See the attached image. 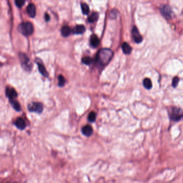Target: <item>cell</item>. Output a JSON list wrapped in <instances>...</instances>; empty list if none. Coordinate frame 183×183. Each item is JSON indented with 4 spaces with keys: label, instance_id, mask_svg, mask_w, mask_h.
I'll use <instances>...</instances> for the list:
<instances>
[{
    "label": "cell",
    "instance_id": "6da1fadb",
    "mask_svg": "<svg viewBox=\"0 0 183 183\" xmlns=\"http://www.w3.org/2000/svg\"><path fill=\"white\" fill-rule=\"evenodd\" d=\"M113 56V53L108 49H102L98 51L96 60L101 65H106L110 61Z\"/></svg>",
    "mask_w": 183,
    "mask_h": 183
},
{
    "label": "cell",
    "instance_id": "7a4b0ae2",
    "mask_svg": "<svg viewBox=\"0 0 183 183\" xmlns=\"http://www.w3.org/2000/svg\"><path fill=\"white\" fill-rule=\"evenodd\" d=\"M18 30L23 35L30 36L33 32V26L32 24L29 22H23L20 24Z\"/></svg>",
    "mask_w": 183,
    "mask_h": 183
},
{
    "label": "cell",
    "instance_id": "3957f363",
    "mask_svg": "<svg viewBox=\"0 0 183 183\" xmlns=\"http://www.w3.org/2000/svg\"><path fill=\"white\" fill-rule=\"evenodd\" d=\"M170 116L173 121H179L183 117V111L180 108L173 107L171 108Z\"/></svg>",
    "mask_w": 183,
    "mask_h": 183
},
{
    "label": "cell",
    "instance_id": "277c9868",
    "mask_svg": "<svg viewBox=\"0 0 183 183\" xmlns=\"http://www.w3.org/2000/svg\"><path fill=\"white\" fill-rule=\"evenodd\" d=\"M28 110L30 112L41 113L43 111V105L38 102H32L28 105Z\"/></svg>",
    "mask_w": 183,
    "mask_h": 183
},
{
    "label": "cell",
    "instance_id": "5b68a950",
    "mask_svg": "<svg viewBox=\"0 0 183 183\" xmlns=\"http://www.w3.org/2000/svg\"><path fill=\"white\" fill-rule=\"evenodd\" d=\"M160 12L167 20H170L172 17V11L170 6L168 5H163L160 7Z\"/></svg>",
    "mask_w": 183,
    "mask_h": 183
},
{
    "label": "cell",
    "instance_id": "8992f818",
    "mask_svg": "<svg viewBox=\"0 0 183 183\" xmlns=\"http://www.w3.org/2000/svg\"><path fill=\"white\" fill-rule=\"evenodd\" d=\"M19 58H20V62L22 64L23 67L25 69H29L30 68V60L28 57L24 53H20L19 54Z\"/></svg>",
    "mask_w": 183,
    "mask_h": 183
},
{
    "label": "cell",
    "instance_id": "52a82bcc",
    "mask_svg": "<svg viewBox=\"0 0 183 183\" xmlns=\"http://www.w3.org/2000/svg\"><path fill=\"white\" fill-rule=\"evenodd\" d=\"M132 37L134 39V41L137 43H140L142 41V37L141 36L140 33L138 31L137 27L134 26L132 30Z\"/></svg>",
    "mask_w": 183,
    "mask_h": 183
},
{
    "label": "cell",
    "instance_id": "ba28073f",
    "mask_svg": "<svg viewBox=\"0 0 183 183\" xmlns=\"http://www.w3.org/2000/svg\"><path fill=\"white\" fill-rule=\"evenodd\" d=\"M6 94L7 97L10 99H15L17 97V93L13 88L8 87L6 90Z\"/></svg>",
    "mask_w": 183,
    "mask_h": 183
},
{
    "label": "cell",
    "instance_id": "9c48e42d",
    "mask_svg": "<svg viewBox=\"0 0 183 183\" xmlns=\"http://www.w3.org/2000/svg\"><path fill=\"white\" fill-rule=\"evenodd\" d=\"M26 11H27V13H28V15L31 17L33 18L36 16V7H35V5L32 3L29 4V5L27 7Z\"/></svg>",
    "mask_w": 183,
    "mask_h": 183
},
{
    "label": "cell",
    "instance_id": "30bf717a",
    "mask_svg": "<svg viewBox=\"0 0 183 183\" xmlns=\"http://www.w3.org/2000/svg\"><path fill=\"white\" fill-rule=\"evenodd\" d=\"M15 125L20 130H23L26 127V123L23 118H17L15 122Z\"/></svg>",
    "mask_w": 183,
    "mask_h": 183
},
{
    "label": "cell",
    "instance_id": "8fae6325",
    "mask_svg": "<svg viewBox=\"0 0 183 183\" xmlns=\"http://www.w3.org/2000/svg\"><path fill=\"white\" fill-rule=\"evenodd\" d=\"M82 132L86 137H90L93 133V129L91 126L86 125L82 128Z\"/></svg>",
    "mask_w": 183,
    "mask_h": 183
},
{
    "label": "cell",
    "instance_id": "7c38bea8",
    "mask_svg": "<svg viewBox=\"0 0 183 183\" xmlns=\"http://www.w3.org/2000/svg\"><path fill=\"white\" fill-rule=\"evenodd\" d=\"M36 62L38 66V70L41 73V74H42L43 76H44L45 77H48L49 76V74L48 72L46 70V68L45 67V66L43 65L42 63L39 62V60L36 61Z\"/></svg>",
    "mask_w": 183,
    "mask_h": 183
},
{
    "label": "cell",
    "instance_id": "4fadbf2b",
    "mask_svg": "<svg viewBox=\"0 0 183 183\" xmlns=\"http://www.w3.org/2000/svg\"><path fill=\"white\" fill-rule=\"evenodd\" d=\"M85 31V27L83 25H77L72 30V32L77 34H83Z\"/></svg>",
    "mask_w": 183,
    "mask_h": 183
},
{
    "label": "cell",
    "instance_id": "5bb4252c",
    "mask_svg": "<svg viewBox=\"0 0 183 183\" xmlns=\"http://www.w3.org/2000/svg\"><path fill=\"white\" fill-rule=\"evenodd\" d=\"M90 42L91 45L94 47H97L99 45V43H100L98 37L95 34H92L91 36Z\"/></svg>",
    "mask_w": 183,
    "mask_h": 183
},
{
    "label": "cell",
    "instance_id": "9a60e30c",
    "mask_svg": "<svg viewBox=\"0 0 183 183\" xmlns=\"http://www.w3.org/2000/svg\"><path fill=\"white\" fill-rule=\"evenodd\" d=\"M61 34L62 36L67 37L68 36H70V34H71L72 32V30L70 27H69L68 26H63L61 29Z\"/></svg>",
    "mask_w": 183,
    "mask_h": 183
},
{
    "label": "cell",
    "instance_id": "2e32d148",
    "mask_svg": "<svg viewBox=\"0 0 183 183\" xmlns=\"http://www.w3.org/2000/svg\"><path fill=\"white\" fill-rule=\"evenodd\" d=\"M10 104L11 105L12 107L17 111H20L21 110V107L20 105L19 102L15 99H10L9 100Z\"/></svg>",
    "mask_w": 183,
    "mask_h": 183
},
{
    "label": "cell",
    "instance_id": "e0dca14e",
    "mask_svg": "<svg viewBox=\"0 0 183 183\" xmlns=\"http://www.w3.org/2000/svg\"><path fill=\"white\" fill-rule=\"evenodd\" d=\"M122 49L123 52L126 54H129L132 52V49L131 46L127 43H124L122 45Z\"/></svg>",
    "mask_w": 183,
    "mask_h": 183
},
{
    "label": "cell",
    "instance_id": "ac0fdd59",
    "mask_svg": "<svg viewBox=\"0 0 183 183\" xmlns=\"http://www.w3.org/2000/svg\"><path fill=\"white\" fill-rule=\"evenodd\" d=\"M99 17V14L97 12H94L92 13V15L89 17L88 20L89 22L90 23H93L97 21Z\"/></svg>",
    "mask_w": 183,
    "mask_h": 183
},
{
    "label": "cell",
    "instance_id": "d6986e66",
    "mask_svg": "<svg viewBox=\"0 0 183 183\" xmlns=\"http://www.w3.org/2000/svg\"><path fill=\"white\" fill-rule=\"evenodd\" d=\"M143 84H144V88L147 89L149 90L152 88V83H151V81L150 79H144V82H143Z\"/></svg>",
    "mask_w": 183,
    "mask_h": 183
},
{
    "label": "cell",
    "instance_id": "ffe728a7",
    "mask_svg": "<svg viewBox=\"0 0 183 183\" xmlns=\"http://www.w3.org/2000/svg\"><path fill=\"white\" fill-rule=\"evenodd\" d=\"M81 9H82V13L84 15H88L89 13V7L87 4L85 3L81 4Z\"/></svg>",
    "mask_w": 183,
    "mask_h": 183
},
{
    "label": "cell",
    "instance_id": "44dd1931",
    "mask_svg": "<svg viewBox=\"0 0 183 183\" xmlns=\"http://www.w3.org/2000/svg\"><path fill=\"white\" fill-rule=\"evenodd\" d=\"M82 62L83 63H84L85 65H89L92 64L93 62V59L91 58L90 57L86 56V57H84L82 58Z\"/></svg>",
    "mask_w": 183,
    "mask_h": 183
},
{
    "label": "cell",
    "instance_id": "7402d4cb",
    "mask_svg": "<svg viewBox=\"0 0 183 183\" xmlns=\"http://www.w3.org/2000/svg\"><path fill=\"white\" fill-rule=\"evenodd\" d=\"M96 116H97V115H96V113H95V112L92 111L90 112L89 115L88 117L89 121H90L91 122H95L96 119Z\"/></svg>",
    "mask_w": 183,
    "mask_h": 183
},
{
    "label": "cell",
    "instance_id": "603a6c76",
    "mask_svg": "<svg viewBox=\"0 0 183 183\" xmlns=\"http://www.w3.org/2000/svg\"><path fill=\"white\" fill-rule=\"evenodd\" d=\"M58 80H59L58 85H59V87H62L63 86H64L65 83V80L64 78V77L62 75H60L58 76Z\"/></svg>",
    "mask_w": 183,
    "mask_h": 183
},
{
    "label": "cell",
    "instance_id": "cb8c5ba5",
    "mask_svg": "<svg viewBox=\"0 0 183 183\" xmlns=\"http://www.w3.org/2000/svg\"><path fill=\"white\" fill-rule=\"evenodd\" d=\"M179 81V77H174L173 80H172V87H174V88H176L177 86V85H178V84Z\"/></svg>",
    "mask_w": 183,
    "mask_h": 183
},
{
    "label": "cell",
    "instance_id": "d4e9b609",
    "mask_svg": "<svg viewBox=\"0 0 183 183\" xmlns=\"http://www.w3.org/2000/svg\"><path fill=\"white\" fill-rule=\"evenodd\" d=\"M25 2V1H23V0H16L15 1V4L18 8H21L23 7Z\"/></svg>",
    "mask_w": 183,
    "mask_h": 183
},
{
    "label": "cell",
    "instance_id": "484cf974",
    "mask_svg": "<svg viewBox=\"0 0 183 183\" xmlns=\"http://www.w3.org/2000/svg\"><path fill=\"white\" fill-rule=\"evenodd\" d=\"M115 11H116V10H112L111 12L110 13V17L111 18H116L117 13H116L115 12Z\"/></svg>",
    "mask_w": 183,
    "mask_h": 183
},
{
    "label": "cell",
    "instance_id": "4316f807",
    "mask_svg": "<svg viewBox=\"0 0 183 183\" xmlns=\"http://www.w3.org/2000/svg\"><path fill=\"white\" fill-rule=\"evenodd\" d=\"M45 19L46 20V21H49L50 20V17L48 13H46L45 15Z\"/></svg>",
    "mask_w": 183,
    "mask_h": 183
}]
</instances>
